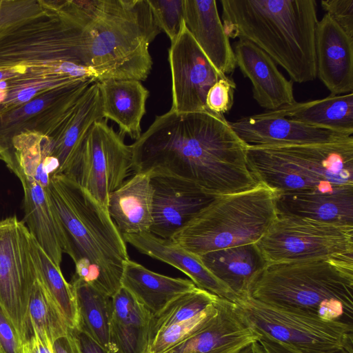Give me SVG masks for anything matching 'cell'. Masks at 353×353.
I'll list each match as a JSON object with an SVG mask.
<instances>
[{
    "label": "cell",
    "mask_w": 353,
    "mask_h": 353,
    "mask_svg": "<svg viewBox=\"0 0 353 353\" xmlns=\"http://www.w3.org/2000/svg\"><path fill=\"white\" fill-rule=\"evenodd\" d=\"M132 170L189 181L214 196L249 190L258 182L245 144L223 114L210 110L157 116L130 145Z\"/></svg>",
    "instance_id": "6da1fadb"
},
{
    "label": "cell",
    "mask_w": 353,
    "mask_h": 353,
    "mask_svg": "<svg viewBox=\"0 0 353 353\" xmlns=\"http://www.w3.org/2000/svg\"><path fill=\"white\" fill-rule=\"evenodd\" d=\"M68 59L105 79L145 81L152 61L149 45L161 30L147 0L68 3Z\"/></svg>",
    "instance_id": "7a4b0ae2"
},
{
    "label": "cell",
    "mask_w": 353,
    "mask_h": 353,
    "mask_svg": "<svg viewBox=\"0 0 353 353\" xmlns=\"http://www.w3.org/2000/svg\"><path fill=\"white\" fill-rule=\"evenodd\" d=\"M63 246L75 264L74 277L112 297L121 287L126 242L107 209L63 174L50 176L46 188Z\"/></svg>",
    "instance_id": "3957f363"
},
{
    "label": "cell",
    "mask_w": 353,
    "mask_h": 353,
    "mask_svg": "<svg viewBox=\"0 0 353 353\" xmlns=\"http://www.w3.org/2000/svg\"><path fill=\"white\" fill-rule=\"evenodd\" d=\"M221 4L229 38L254 43L294 82L316 79L315 0H221Z\"/></svg>",
    "instance_id": "277c9868"
},
{
    "label": "cell",
    "mask_w": 353,
    "mask_h": 353,
    "mask_svg": "<svg viewBox=\"0 0 353 353\" xmlns=\"http://www.w3.org/2000/svg\"><path fill=\"white\" fill-rule=\"evenodd\" d=\"M250 296L291 312L353 324V256L268 265Z\"/></svg>",
    "instance_id": "5b68a950"
},
{
    "label": "cell",
    "mask_w": 353,
    "mask_h": 353,
    "mask_svg": "<svg viewBox=\"0 0 353 353\" xmlns=\"http://www.w3.org/2000/svg\"><path fill=\"white\" fill-rule=\"evenodd\" d=\"M248 169L279 193L334 192L353 188V137L330 143L248 145Z\"/></svg>",
    "instance_id": "8992f818"
},
{
    "label": "cell",
    "mask_w": 353,
    "mask_h": 353,
    "mask_svg": "<svg viewBox=\"0 0 353 353\" xmlns=\"http://www.w3.org/2000/svg\"><path fill=\"white\" fill-rule=\"evenodd\" d=\"M276 196L259 182L249 190L217 196L170 240L196 256L256 243L277 217Z\"/></svg>",
    "instance_id": "52a82bcc"
},
{
    "label": "cell",
    "mask_w": 353,
    "mask_h": 353,
    "mask_svg": "<svg viewBox=\"0 0 353 353\" xmlns=\"http://www.w3.org/2000/svg\"><path fill=\"white\" fill-rule=\"evenodd\" d=\"M236 304L245 320L260 336L294 353L353 352V324L291 312L251 296Z\"/></svg>",
    "instance_id": "ba28073f"
},
{
    "label": "cell",
    "mask_w": 353,
    "mask_h": 353,
    "mask_svg": "<svg viewBox=\"0 0 353 353\" xmlns=\"http://www.w3.org/2000/svg\"><path fill=\"white\" fill-rule=\"evenodd\" d=\"M256 243L268 266L353 256V225L277 216Z\"/></svg>",
    "instance_id": "9c48e42d"
},
{
    "label": "cell",
    "mask_w": 353,
    "mask_h": 353,
    "mask_svg": "<svg viewBox=\"0 0 353 353\" xmlns=\"http://www.w3.org/2000/svg\"><path fill=\"white\" fill-rule=\"evenodd\" d=\"M132 159L131 146L102 120L87 131L63 175L106 208L109 194L123 184L132 170Z\"/></svg>",
    "instance_id": "30bf717a"
},
{
    "label": "cell",
    "mask_w": 353,
    "mask_h": 353,
    "mask_svg": "<svg viewBox=\"0 0 353 353\" xmlns=\"http://www.w3.org/2000/svg\"><path fill=\"white\" fill-rule=\"evenodd\" d=\"M32 236L16 216L0 221V306L23 343L29 301L39 273Z\"/></svg>",
    "instance_id": "8fae6325"
},
{
    "label": "cell",
    "mask_w": 353,
    "mask_h": 353,
    "mask_svg": "<svg viewBox=\"0 0 353 353\" xmlns=\"http://www.w3.org/2000/svg\"><path fill=\"white\" fill-rule=\"evenodd\" d=\"M172 77V106L176 112L208 110L209 89L225 77L210 63L185 26L169 49Z\"/></svg>",
    "instance_id": "7c38bea8"
},
{
    "label": "cell",
    "mask_w": 353,
    "mask_h": 353,
    "mask_svg": "<svg viewBox=\"0 0 353 353\" xmlns=\"http://www.w3.org/2000/svg\"><path fill=\"white\" fill-rule=\"evenodd\" d=\"M152 188V225L150 233L170 238L216 197L194 183L180 178L150 176Z\"/></svg>",
    "instance_id": "4fadbf2b"
},
{
    "label": "cell",
    "mask_w": 353,
    "mask_h": 353,
    "mask_svg": "<svg viewBox=\"0 0 353 353\" xmlns=\"http://www.w3.org/2000/svg\"><path fill=\"white\" fill-rule=\"evenodd\" d=\"M259 338L236 303L219 298L216 314L203 327L163 353H239Z\"/></svg>",
    "instance_id": "5bb4252c"
},
{
    "label": "cell",
    "mask_w": 353,
    "mask_h": 353,
    "mask_svg": "<svg viewBox=\"0 0 353 353\" xmlns=\"http://www.w3.org/2000/svg\"><path fill=\"white\" fill-rule=\"evenodd\" d=\"M230 124L248 145L324 143L351 137L276 115L271 111L241 117Z\"/></svg>",
    "instance_id": "9a60e30c"
},
{
    "label": "cell",
    "mask_w": 353,
    "mask_h": 353,
    "mask_svg": "<svg viewBox=\"0 0 353 353\" xmlns=\"http://www.w3.org/2000/svg\"><path fill=\"white\" fill-rule=\"evenodd\" d=\"M317 76L332 95L353 90V38L325 14L315 35Z\"/></svg>",
    "instance_id": "2e32d148"
},
{
    "label": "cell",
    "mask_w": 353,
    "mask_h": 353,
    "mask_svg": "<svg viewBox=\"0 0 353 353\" xmlns=\"http://www.w3.org/2000/svg\"><path fill=\"white\" fill-rule=\"evenodd\" d=\"M236 65L252 86V97L262 108L273 111L296 102L293 85L261 49L239 39L234 49Z\"/></svg>",
    "instance_id": "e0dca14e"
},
{
    "label": "cell",
    "mask_w": 353,
    "mask_h": 353,
    "mask_svg": "<svg viewBox=\"0 0 353 353\" xmlns=\"http://www.w3.org/2000/svg\"><path fill=\"white\" fill-rule=\"evenodd\" d=\"M184 23L213 65L223 75L236 66L234 54L214 0H183Z\"/></svg>",
    "instance_id": "ac0fdd59"
},
{
    "label": "cell",
    "mask_w": 353,
    "mask_h": 353,
    "mask_svg": "<svg viewBox=\"0 0 353 353\" xmlns=\"http://www.w3.org/2000/svg\"><path fill=\"white\" fill-rule=\"evenodd\" d=\"M123 237L139 252L168 263L186 274L194 285L220 298L237 303L234 294L220 281L201 261L199 256L188 252L170 239L150 232L124 234Z\"/></svg>",
    "instance_id": "d6986e66"
},
{
    "label": "cell",
    "mask_w": 353,
    "mask_h": 353,
    "mask_svg": "<svg viewBox=\"0 0 353 353\" xmlns=\"http://www.w3.org/2000/svg\"><path fill=\"white\" fill-rule=\"evenodd\" d=\"M203 264L237 297L250 296L252 287L268 265L256 243L202 254Z\"/></svg>",
    "instance_id": "ffe728a7"
},
{
    "label": "cell",
    "mask_w": 353,
    "mask_h": 353,
    "mask_svg": "<svg viewBox=\"0 0 353 353\" xmlns=\"http://www.w3.org/2000/svg\"><path fill=\"white\" fill-rule=\"evenodd\" d=\"M277 216L353 225V188L334 192L279 193Z\"/></svg>",
    "instance_id": "44dd1931"
},
{
    "label": "cell",
    "mask_w": 353,
    "mask_h": 353,
    "mask_svg": "<svg viewBox=\"0 0 353 353\" xmlns=\"http://www.w3.org/2000/svg\"><path fill=\"white\" fill-rule=\"evenodd\" d=\"M106 209L122 235L150 232L152 188L150 176L135 173L109 194Z\"/></svg>",
    "instance_id": "7402d4cb"
},
{
    "label": "cell",
    "mask_w": 353,
    "mask_h": 353,
    "mask_svg": "<svg viewBox=\"0 0 353 353\" xmlns=\"http://www.w3.org/2000/svg\"><path fill=\"white\" fill-rule=\"evenodd\" d=\"M98 83L103 119L118 125L121 137L137 140L141 135V122L149 91L134 79H105Z\"/></svg>",
    "instance_id": "603a6c76"
},
{
    "label": "cell",
    "mask_w": 353,
    "mask_h": 353,
    "mask_svg": "<svg viewBox=\"0 0 353 353\" xmlns=\"http://www.w3.org/2000/svg\"><path fill=\"white\" fill-rule=\"evenodd\" d=\"M112 300L110 351L147 353L152 314L123 286Z\"/></svg>",
    "instance_id": "cb8c5ba5"
},
{
    "label": "cell",
    "mask_w": 353,
    "mask_h": 353,
    "mask_svg": "<svg viewBox=\"0 0 353 353\" xmlns=\"http://www.w3.org/2000/svg\"><path fill=\"white\" fill-rule=\"evenodd\" d=\"M103 120L98 81L93 83L61 119V128L53 142L50 155L57 162L52 174H64L80 141L92 125Z\"/></svg>",
    "instance_id": "d4e9b609"
},
{
    "label": "cell",
    "mask_w": 353,
    "mask_h": 353,
    "mask_svg": "<svg viewBox=\"0 0 353 353\" xmlns=\"http://www.w3.org/2000/svg\"><path fill=\"white\" fill-rule=\"evenodd\" d=\"M16 175L24 192V221L28 229L50 259L58 267L62 261L61 235L50 208L46 188L33 177L22 172Z\"/></svg>",
    "instance_id": "484cf974"
},
{
    "label": "cell",
    "mask_w": 353,
    "mask_h": 353,
    "mask_svg": "<svg viewBox=\"0 0 353 353\" xmlns=\"http://www.w3.org/2000/svg\"><path fill=\"white\" fill-rule=\"evenodd\" d=\"M121 286L152 315L159 312L176 297L196 287L190 279L154 272L130 259L124 264Z\"/></svg>",
    "instance_id": "4316f807"
},
{
    "label": "cell",
    "mask_w": 353,
    "mask_h": 353,
    "mask_svg": "<svg viewBox=\"0 0 353 353\" xmlns=\"http://www.w3.org/2000/svg\"><path fill=\"white\" fill-rule=\"evenodd\" d=\"M273 114L317 128L345 134H353V93L328 97L306 102H294Z\"/></svg>",
    "instance_id": "83f0119b"
},
{
    "label": "cell",
    "mask_w": 353,
    "mask_h": 353,
    "mask_svg": "<svg viewBox=\"0 0 353 353\" xmlns=\"http://www.w3.org/2000/svg\"><path fill=\"white\" fill-rule=\"evenodd\" d=\"M70 283L75 295L79 315L77 329L84 332L101 345L110 350L112 297L74 276Z\"/></svg>",
    "instance_id": "f1b7e54d"
},
{
    "label": "cell",
    "mask_w": 353,
    "mask_h": 353,
    "mask_svg": "<svg viewBox=\"0 0 353 353\" xmlns=\"http://www.w3.org/2000/svg\"><path fill=\"white\" fill-rule=\"evenodd\" d=\"M67 321L43 285L36 281L30 295L25 341L34 331L46 334L52 343L70 330Z\"/></svg>",
    "instance_id": "f546056e"
},
{
    "label": "cell",
    "mask_w": 353,
    "mask_h": 353,
    "mask_svg": "<svg viewBox=\"0 0 353 353\" xmlns=\"http://www.w3.org/2000/svg\"><path fill=\"white\" fill-rule=\"evenodd\" d=\"M32 241L39 280L64 316L68 326L71 329L77 328L79 315L71 283L66 281L61 268H58L50 259L33 237Z\"/></svg>",
    "instance_id": "4dcf8cb0"
},
{
    "label": "cell",
    "mask_w": 353,
    "mask_h": 353,
    "mask_svg": "<svg viewBox=\"0 0 353 353\" xmlns=\"http://www.w3.org/2000/svg\"><path fill=\"white\" fill-rule=\"evenodd\" d=\"M218 299V296L197 287L179 295L159 312L152 315L149 340L163 327L193 318Z\"/></svg>",
    "instance_id": "1f68e13d"
},
{
    "label": "cell",
    "mask_w": 353,
    "mask_h": 353,
    "mask_svg": "<svg viewBox=\"0 0 353 353\" xmlns=\"http://www.w3.org/2000/svg\"><path fill=\"white\" fill-rule=\"evenodd\" d=\"M219 298L193 318L159 330L150 339L147 353H163L199 330L216 314Z\"/></svg>",
    "instance_id": "d6a6232c"
},
{
    "label": "cell",
    "mask_w": 353,
    "mask_h": 353,
    "mask_svg": "<svg viewBox=\"0 0 353 353\" xmlns=\"http://www.w3.org/2000/svg\"><path fill=\"white\" fill-rule=\"evenodd\" d=\"M157 25L174 41L184 25L183 0H147Z\"/></svg>",
    "instance_id": "836d02e7"
},
{
    "label": "cell",
    "mask_w": 353,
    "mask_h": 353,
    "mask_svg": "<svg viewBox=\"0 0 353 353\" xmlns=\"http://www.w3.org/2000/svg\"><path fill=\"white\" fill-rule=\"evenodd\" d=\"M236 88L234 80L227 76L218 80L207 93L205 99L207 109L219 114L228 112L234 103V93Z\"/></svg>",
    "instance_id": "e575fe53"
},
{
    "label": "cell",
    "mask_w": 353,
    "mask_h": 353,
    "mask_svg": "<svg viewBox=\"0 0 353 353\" xmlns=\"http://www.w3.org/2000/svg\"><path fill=\"white\" fill-rule=\"evenodd\" d=\"M326 14L353 38V0H322Z\"/></svg>",
    "instance_id": "d590c367"
},
{
    "label": "cell",
    "mask_w": 353,
    "mask_h": 353,
    "mask_svg": "<svg viewBox=\"0 0 353 353\" xmlns=\"http://www.w3.org/2000/svg\"><path fill=\"white\" fill-rule=\"evenodd\" d=\"M23 345L14 325L0 306V353H21Z\"/></svg>",
    "instance_id": "8d00e7d4"
},
{
    "label": "cell",
    "mask_w": 353,
    "mask_h": 353,
    "mask_svg": "<svg viewBox=\"0 0 353 353\" xmlns=\"http://www.w3.org/2000/svg\"><path fill=\"white\" fill-rule=\"evenodd\" d=\"M21 353H53L52 343L46 334L34 331L24 342Z\"/></svg>",
    "instance_id": "74e56055"
},
{
    "label": "cell",
    "mask_w": 353,
    "mask_h": 353,
    "mask_svg": "<svg viewBox=\"0 0 353 353\" xmlns=\"http://www.w3.org/2000/svg\"><path fill=\"white\" fill-rule=\"evenodd\" d=\"M53 353H83L79 342L72 330L52 343Z\"/></svg>",
    "instance_id": "f35d334b"
},
{
    "label": "cell",
    "mask_w": 353,
    "mask_h": 353,
    "mask_svg": "<svg viewBox=\"0 0 353 353\" xmlns=\"http://www.w3.org/2000/svg\"><path fill=\"white\" fill-rule=\"evenodd\" d=\"M71 330L83 353H114L101 345L84 332L77 328Z\"/></svg>",
    "instance_id": "ab89813d"
},
{
    "label": "cell",
    "mask_w": 353,
    "mask_h": 353,
    "mask_svg": "<svg viewBox=\"0 0 353 353\" xmlns=\"http://www.w3.org/2000/svg\"><path fill=\"white\" fill-rule=\"evenodd\" d=\"M258 342L263 353H294L283 345L263 336H260Z\"/></svg>",
    "instance_id": "60d3db41"
},
{
    "label": "cell",
    "mask_w": 353,
    "mask_h": 353,
    "mask_svg": "<svg viewBox=\"0 0 353 353\" xmlns=\"http://www.w3.org/2000/svg\"><path fill=\"white\" fill-rule=\"evenodd\" d=\"M44 105V101L42 99H34L26 105L24 112L28 114H33L40 111Z\"/></svg>",
    "instance_id": "b9f144b4"
},
{
    "label": "cell",
    "mask_w": 353,
    "mask_h": 353,
    "mask_svg": "<svg viewBox=\"0 0 353 353\" xmlns=\"http://www.w3.org/2000/svg\"><path fill=\"white\" fill-rule=\"evenodd\" d=\"M35 92L36 90L33 88L23 89L18 94V99L21 101H27L34 96Z\"/></svg>",
    "instance_id": "7bdbcfd3"
},
{
    "label": "cell",
    "mask_w": 353,
    "mask_h": 353,
    "mask_svg": "<svg viewBox=\"0 0 353 353\" xmlns=\"http://www.w3.org/2000/svg\"><path fill=\"white\" fill-rule=\"evenodd\" d=\"M239 353H263V351L259 342H254L246 346Z\"/></svg>",
    "instance_id": "ee69618b"
},
{
    "label": "cell",
    "mask_w": 353,
    "mask_h": 353,
    "mask_svg": "<svg viewBox=\"0 0 353 353\" xmlns=\"http://www.w3.org/2000/svg\"><path fill=\"white\" fill-rule=\"evenodd\" d=\"M7 83L4 81H0V89L3 90L6 88Z\"/></svg>",
    "instance_id": "f6af8a7d"
},
{
    "label": "cell",
    "mask_w": 353,
    "mask_h": 353,
    "mask_svg": "<svg viewBox=\"0 0 353 353\" xmlns=\"http://www.w3.org/2000/svg\"><path fill=\"white\" fill-rule=\"evenodd\" d=\"M339 353H353V352H348V351H342V352H339Z\"/></svg>",
    "instance_id": "bcb514c9"
},
{
    "label": "cell",
    "mask_w": 353,
    "mask_h": 353,
    "mask_svg": "<svg viewBox=\"0 0 353 353\" xmlns=\"http://www.w3.org/2000/svg\"><path fill=\"white\" fill-rule=\"evenodd\" d=\"M0 159L3 160L1 151L0 150Z\"/></svg>",
    "instance_id": "7dc6e473"
},
{
    "label": "cell",
    "mask_w": 353,
    "mask_h": 353,
    "mask_svg": "<svg viewBox=\"0 0 353 353\" xmlns=\"http://www.w3.org/2000/svg\"><path fill=\"white\" fill-rule=\"evenodd\" d=\"M2 77H3L2 72H0V80L2 79Z\"/></svg>",
    "instance_id": "c3c4849f"
}]
</instances>
